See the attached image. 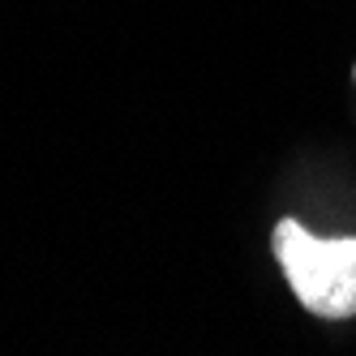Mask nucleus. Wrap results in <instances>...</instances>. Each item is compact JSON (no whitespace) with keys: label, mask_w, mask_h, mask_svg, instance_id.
<instances>
[{"label":"nucleus","mask_w":356,"mask_h":356,"mask_svg":"<svg viewBox=\"0 0 356 356\" xmlns=\"http://www.w3.org/2000/svg\"><path fill=\"white\" fill-rule=\"evenodd\" d=\"M275 258L288 270L300 305L318 318L356 314V241H318L296 219L275 227Z\"/></svg>","instance_id":"f257e3e1"}]
</instances>
